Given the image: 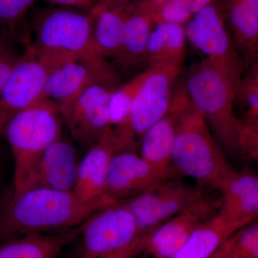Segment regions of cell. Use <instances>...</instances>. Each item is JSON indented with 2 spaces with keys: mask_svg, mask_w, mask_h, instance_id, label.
Segmentation results:
<instances>
[{
  "mask_svg": "<svg viewBox=\"0 0 258 258\" xmlns=\"http://www.w3.org/2000/svg\"><path fill=\"white\" fill-rule=\"evenodd\" d=\"M116 203L107 195L86 201L74 191L26 190L12 196L0 212V236L42 235L79 227L97 212Z\"/></svg>",
  "mask_w": 258,
  "mask_h": 258,
  "instance_id": "6da1fadb",
  "label": "cell"
},
{
  "mask_svg": "<svg viewBox=\"0 0 258 258\" xmlns=\"http://www.w3.org/2000/svg\"><path fill=\"white\" fill-rule=\"evenodd\" d=\"M35 50L71 57L88 64L103 82L114 88L119 78L97 48L89 13L71 8H52L39 13L34 23Z\"/></svg>",
  "mask_w": 258,
  "mask_h": 258,
  "instance_id": "7a4b0ae2",
  "label": "cell"
},
{
  "mask_svg": "<svg viewBox=\"0 0 258 258\" xmlns=\"http://www.w3.org/2000/svg\"><path fill=\"white\" fill-rule=\"evenodd\" d=\"M62 123L60 108L48 98H42L7 122L1 134L9 143L14 157L12 196L28 189L42 154L62 136Z\"/></svg>",
  "mask_w": 258,
  "mask_h": 258,
  "instance_id": "3957f363",
  "label": "cell"
},
{
  "mask_svg": "<svg viewBox=\"0 0 258 258\" xmlns=\"http://www.w3.org/2000/svg\"><path fill=\"white\" fill-rule=\"evenodd\" d=\"M185 87L224 152L241 158L240 120L235 113L237 87L220 70L204 60L190 70Z\"/></svg>",
  "mask_w": 258,
  "mask_h": 258,
  "instance_id": "277c9868",
  "label": "cell"
},
{
  "mask_svg": "<svg viewBox=\"0 0 258 258\" xmlns=\"http://www.w3.org/2000/svg\"><path fill=\"white\" fill-rule=\"evenodd\" d=\"M171 164L179 174L219 191L235 171L193 104L180 121L171 152Z\"/></svg>",
  "mask_w": 258,
  "mask_h": 258,
  "instance_id": "5b68a950",
  "label": "cell"
},
{
  "mask_svg": "<svg viewBox=\"0 0 258 258\" xmlns=\"http://www.w3.org/2000/svg\"><path fill=\"white\" fill-rule=\"evenodd\" d=\"M181 68H148V74L136 95L123 125L112 129L120 152L130 150L137 138L165 114Z\"/></svg>",
  "mask_w": 258,
  "mask_h": 258,
  "instance_id": "8992f818",
  "label": "cell"
},
{
  "mask_svg": "<svg viewBox=\"0 0 258 258\" xmlns=\"http://www.w3.org/2000/svg\"><path fill=\"white\" fill-rule=\"evenodd\" d=\"M186 39L205 60L227 75L238 89L244 62L215 5H207L184 25Z\"/></svg>",
  "mask_w": 258,
  "mask_h": 258,
  "instance_id": "52a82bcc",
  "label": "cell"
},
{
  "mask_svg": "<svg viewBox=\"0 0 258 258\" xmlns=\"http://www.w3.org/2000/svg\"><path fill=\"white\" fill-rule=\"evenodd\" d=\"M54 57L30 47L10 73L0 91V134L15 114L43 98Z\"/></svg>",
  "mask_w": 258,
  "mask_h": 258,
  "instance_id": "ba28073f",
  "label": "cell"
},
{
  "mask_svg": "<svg viewBox=\"0 0 258 258\" xmlns=\"http://www.w3.org/2000/svg\"><path fill=\"white\" fill-rule=\"evenodd\" d=\"M204 196L201 189L174 178L119 203L128 209L144 235Z\"/></svg>",
  "mask_w": 258,
  "mask_h": 258,
  "instance_id": "9c48e42d",
  "label": "cell"
},
{
  "mask_svg": "<svg viewBox=\"0 0 258 258\" xmlns=\"http://www.w3.org/2000/svg\"><path fill=\"white\" fill-rule=\"evenodd\" d=\"M79 258H102L126 247L142 234L128 209L118 202L102 209L83 223Z\"/></svg>",
  "mask_w": 258,
  "mask_h": 258,
  "instance_id": "30bf717a",
  "label": "cell"
},
{
  "mask_svg": "<svg viewBox=\"0 0 258 258\" xmlns=\"http://www.w3.org/2000/svg\"><path fill=\"white\" fill-rule=\"evenodd\" d=\"M112 88L95 83L61 111L64 124L83 147H92L111 128L109 100Z\"/></svg>",
  "mask_w": 258,
  "mask_h": 258,
  "instance_id": "8fae6325",
  "label": "cell"
},
{
  "mask_svg": "<svg viewBox=\"0 0 258 258\" xmlns=\"http://www.w3.org/2000/svg\"><path fill=\"white\" fill-rule=\"evenodd\" d=\"M220 199L205 196L144 235V252L154 258H171L182 247L194 231L215 217Z\"/></svg>",
  "mask_w": 258,
  "mask_h": 258,
  "instance_id": "7c38bea8",
  "label": "cell"
},
{
  "mask_svg": "<svg viewBox=\"0 0 258 258\" xmlns=\"http://www.w3.org/2000/svg\"><path fill=\"white\" fill-rule=\"evenodd\" d=\"M174 168L159 169L131 150L116 153L108 166L104 194L115 201L126 200L174 179Z\"/></svg>",
  "mask_w": 258,
  "mask_h": 258,
  "instance_id": "4fadbf2b",
  "label": "cell"
},
{
  "mask_svg": "<svg viewBox=\"0 0 258 258\" xmlns=\"http://www.w3.org/2000/svg\"><path fill=\"white\" fill-rule=\"evenodd\" d=\"M192 104L184 83L176 85L165 114L141 138L140 156L159 169H173L171 152L180 121Z\"/></svg>",
  "mask_w": 258,
  "mask_h": 258,
  "instance_id": "5bb4252c",
  "label": "cell"
},
{
  "mask_svg": "<svg viewBox=\"0 0 258 258\" xmlns=\"http://www.w3.org/2000/svg\"><path fill=\"white\" fill-rule=\"evenodd\" d=\"M79 164L74 145L60 136L42 154L27 190L45 188L74 191Z\"/></svg>",
  "mask_w": 258,
  "mask_h": 258,
  "instance_id": "9a60e30c",
  "label": "cell"
},
{
  "mask_svg": "<svg viewBox=\"0 0 258 258\" xmlns=\"http://www.w3.org/2000/svg\"><path fill=\"white\" fill-rule=\"evenodd\" d=\"M95 83L106 84L88 64L71 57L56 55L47 75L43 98L55 102L61 111Z\"/></svg>",
  "mask_w": 258,
  "mask_h": 258,
  "instance_id": "2e32d148",
  "label": "cell"
},
{
  "mask_svg": "<svg viewBox=\"0 0 258 258\" xmlns=\"http://www.w3.org/2000/svg\"><path fill=\"white\" fill-rule=\"evenodd\" d=\"M120 152L112 129L88 149L78 166L74 192L86 201L104 196L107 171L112 158Z\"/></svg>",
  "mask_w": 258,
  "mask_h": 258,
  "instance_id": "e0dca14e",
  "label": "cell"
},
{
  "mask_svg": "<svg viewBox=\"0 0 258 258\" xmlns=\"http://www.w3.org/2000/svg\"><path fill=\"white\" fill-rule=\"evenodd\" d=\"M220 191L219 215L246 225L257 221L258 176L254 171L248 169L234 171L222 184Z\"/></svg>",
  "mask_w": 258,
  "mask_h": 258,
  "instance_id": "ac0fdd59",
  "label": "cell"
},
{
  "mask_svg": "<svg viewBox=\"0 0 258 258\" xmlns=\"http://www.w3.org/2000/svg\"><path fill=\"white\" fill-rule=\"evenodd\" d=\"M130 3L93 5L89 10L93 18V35L97 48L103 57L116 60L123 40L125 19Z\"/></svg>",
  "mask_w": 258,
  "mask_h": 258,
  "instance_id": "d6986e66",
  "label": "cell"
},
{
  "mask_svg": "<svg viewBox=\"0 0 258 258\" xmlns=\"http://www.w3.org/2000/svg\"><path fill=\"white\" fill-rule=\"evenodd\" d=\"M186 40L184 25L156 24L149 37L144 62L148 68L182 67L186 58Z\"/></svg>",
  "mask_w": 258,
  "mask_h": 258,
  "instance_id": "ffe728a7",
  "label": "cell"
},
{
  "mask_svg": "<svg viewBox=\"0 0 258 258\" xmlns=\"http://www.w3.org/2000/svg\"><path fill=\"white\" fill-rule=\"evenodd\" d=\"M248 225L231 221L219 215L199 226L184 245L171 258H209L239 230Z\"/></svg>",
  "mask_w": 258,
  "mask_h": 258,
  "instance_id": "44dd1931",
  "label": "cell"
},
{
  "mask_svg": "<svg viewBox=\"0 0 258 258\" xmlns=\"http://www.w3.org/2000/svg\"><path fill=\"white\" fill-rule=\"evenodd\" d=\"M83 226L62 233L23 236L3 243L0 258H57L64 247L81 233Z\"/></svg>",
  "mask_w": 258,
  "mask_h": 258,
  "instance_id": "7402d4cb",
  "label": "cell"
},
{
  "mask_svg": "<svg viewBox=\"0 0 258 258\" xmlns=\"http://www.w3.org/2000/svg\"><path fill=\"white\" fill-rule=\"evenodd\" d=\"M155 23L150 15L139 6L131 5L125 19L120 53L114 60L123 68L144 61L147 44Z\"/></svg>",
  "mask_w": 258,
  "mask_h": 258,
  "instance_id": "603a6c76",
  "label": "cell"
},
{
  "mask_svg": "<svg viewBox=\"0 0 258 258\" xmlns=\"http://www.w3.org/2000/svg\"><path fill=\"white\" fill-rule=\"evenodd\" d=\"M229 20L242 60H254L258 47V0H232Z\"/></svg>",
  "mask_w": 258,
  "mask_h": 258,
  "instance_id": "cb8c5ba5",
  "label": "cell"
},
{
  "mask_svg": "<svg viewBox=\"0 0 258 258\" xmlns=\"http://www.w3.org/2000/svg\"><path fill=\"white\" fill-rule=\"evenodd\" d=\"M147 74L148 69L136 76L121 87L114 88L112 91L109 100L111 129L118 128L126 120L132 102Z\"/></svg>",
  "mask_w": 258,
  "mask_h": 258,
  "instance_id": "d4e9b609",
  "label": "cell"
},
{
  "mask_svg": "<svg viewBox=\"0 0 258 258\" xmlns=\"http://www.w3.org/2000/svg\"><path fill=\"white\" fill-rule=\"evenodd\" d=\"M211 2L212 0H169L149 14L156 24L184 25Z\"/></svg>",
  "mask_w": 258,
  "mask_h": 258,
  "instance_id": "484cf974",
  "label": "cell"
},
{
  "mask_svg": "<svg viewBox=\"0 0 258 258\" xmlns=\"http://www.w3.org/2000/svg\"><path fill=\"white\" fill-rule=\"evenodd\" d=\"M230 258H258V224L255 221L235 234Z\"/></svg>",
  "mask_w": 258,
  "mask_h": 258,
  "instance_id": "4316f807",
  "label": "cell"
},
{
  "mask_svg": "<svg viewBox=\"0 0 258 258\" xmlns=\"http://www.w3.org/2000/svg\"><path fill=\"white\" fill-rule=\"evenodd\" d=\"M239 97L247 108L245 118L258 120V73L257 66L254 67L250 74L242 78L237 91Z\"/></svg>",
  "mask_w": 258,
  "mask_h": 258,
  "instance_id": "83f0119b",
  "label": "cell"
},
{
  "mask_svg": "<svg viewBox=\"0 0 258 258\" xmlns=\"http://www.w3.org/2000/svg\"><path fill=\"white\" fill-rule=\"evenodd\" d=\"M240 120L239 144L242 157L257 161L258 120L244 118Z\"/></svg>",
  "mask_w": 258,
  "mask_h": 258,
  "instance_id": "f1b7e54d",
  "label": "cell"
},
{
  "mask_svg": "<svg viewBox=\"0 0 258 258\" xmlns=\"http://www.w3.org/2000/svg\"><path fill=\"white\" fill-rule=\"evenodd\" d=\"M36 0H0V25L20 21Z\"/></svg>",
  "mask_w": 258,
  "mask_h": 258,
  "instance_id": "f546056e",
  "label": "cell"
},
{
  "mask_svg": "<svg viewBox=\"0 0 258 258\" xmlns=\"http://www.w3.org/2000/svg\"><path fill=\"white\" fill-rule=\"evenodd\" d=\"M20 57L0 39V91Z\"/></svg>",
  "mask_w": 258,
  "mask_h": 258,
  "instance_id": "4dcf8cb0",
  "label": "cell"
},
{
  "mask_svg": "<svg viewBox=\"0 0 258 258\" xmlns=\"http://www.w3.org/2000/svg\"><path fill=\"white\" fill-rule=\"evenodd\" d=\"M144 235L139 237L133 243L102 258H137L144 252Z\"/></svg>",
  "mask_w": 258,
  "mask_h": 258,
  "instance_id": "1f68e13d",
  "label": "cell"
},
{
  "mask_svg": "<svg viewBox=\"0 0 258 258\" xmlns=\"http://www.w3.org/2000/svg\"><path fill=\"white\" fill-rule=\"evenodd\" d=\"M52 4L62 5L69 8L88 9L93 6L94 0H46Z\"/></svg>",
  "mask_w": 258,
  "mask_h": 258,
  "instance_id": "d6a6232c",
  "label": "cell"
},
{
  "mask_svg": "<svg viewBox=\"0 0 258 258\" xmlns=\"http://www.w3.org/2000/svg\"><path fill=\"white\" fill-rule=\"evenodd\" d=\"M235 234L209 258H230L231 250L235 241Z\"/></svg>",
  "mask_w": 258,
  "mask_h": 258,
  "instance_id": "836d02e7",
  "label": "cell"
},
{
  "mask_svg": "<svg viewBox=\"0 0 258 258\" xmlns=\"http://www.w3.org/2000/svg\"><path fill=\"white\" fill-rule=\"evenodd\" d=\"M128 0H98L96 5H108L117 4V3H126Z\"/></svg>",
  "mask_w": 258,
  "mask_h": 258,
  "instance_id": "e575fe53",
  "label": "cell"
},
{
  "mask_svg": "<svg viewBox=\"0 0 258 258\" xmlns=\"http://www.w3.org/2000/svg\"><path fill=\"white\" fill-rule=\"evenodd\" d=\"M147 256H148V254L147 253H145L144 254L143 256H142V257L141 258H147Z\"/></svg>",
  "mask_w": 258,
  "mask_h": 258,
  "instance_id": "d590c367",
  "label": "cell"
},
{
  "mask_svg": "<svg viewBox=\"0 0 258 258\" xmlns=\"http://www.w3.org/2000/svg\"><path fill=\"white\" fill-rule=\"evenodd\" d=\"M2 244H0V247H1V246H2Z\"/></svg>",
  "mask_w": 258,
  "mask_h": 258,
  "instance_id": "8d00e7d4",
  "label": "cell"
},
{
  "mask_svg": "<svg viewBox=\"0 0 258 258\" xmlns=\"http://www.w3.org/2000/svg\"><path fill=\"white\" fill-rule=\"evenodd\" d=\"M0 39H1V37H0Z\"/></svg>",
  "mask_w": 258,
  "mask_h": 258,
  "instance_id": "74e56055",
  "label": "cell"
}]
</instances>
